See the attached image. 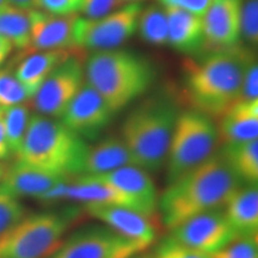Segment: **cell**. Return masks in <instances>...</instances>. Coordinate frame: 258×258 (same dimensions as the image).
<instances>
[{
    "label": "cell",
    "mask_w": 258,
    "mask_h": 258,
    "mask_svg": "<svg viewBox=\"0 0 258 258\" xmlns=\"http://www.w3.org/2000/svg\"><path fill=\"white\" fill-rule=\"evenodd\" d=\"M70 179L72 178L16 160L4 170V175L0 180V189L17 199L34 198L38 200L49 190Z\"/></svg>",
    "instance_id": "e0dca14e"
},
{
    "label": "cell",
    "mask_w": 258,
    "mask_h": 258,
    "mask_svg": "<svg viewBox=\"0 0 258 258\" xmlns=\"http://www.w3.org/2000/svg\"><path fill=\"white\" fill-rule=\"evenodd\" d=\"M14 43L5 37H0V66L5 63V61L11 55L14 50Z\"/></svg>",
    "instance_id": "74e56055"
},
{
    "label": "cell",
    "mask_w": 258,
    "mask_h": 258,
    "mask_svg": "<svg viewBox=\"0 0 258 258\" xmlns=\"http://www.w3.org/2000/svg\"><path fill=\"white\" fill-rule=\"evenodd\" d=\"M209 256L211 258H258L257 235L237 238L224 249Z\"/></svg>",
    "instance_id": "4dcf8cb0"
},
{
    "label": "cell",
    "mask_w": 258,
    "mask_h": 258,
    "mask_svg": "<svg viewBox=\"0 0 258 258\" xmlns=\"http://www.w3.org/2000/svg\"><path fill=\"white\" fill-rule=\"evenodd\" d=\"M243 0H213L203 15L206 48L225 49L240 43V15Z\"/></svg>",
    "instance_id": "9a60e30c"
},
{
    "label": "cell",
    "mask_w": 258,
    "mask_h": 258,
    "mask_svg": "<svg viewBox=\"0 0 258 258\" xmlns=\"http://www.w3.org/2000/svg\"><path fill=\"white\" fill-rule=\"evenodd\" d=\"M254 59L252 48L240 43L188 57L183 62V84L191 109L218 118L239 99L244 73Z\"/></svg>",
    "instance_id": "6da1fadb"
},
{
    "label": "cell",
    "mask_w": 258,
    "mask_h": 258,
    "mask_svg": "<svg viewBox=\"0 0 258 258\" xmlns=\"http://www.w3.org/2000/svg\"><path fill=\"white\" fill-rule=\"evenodd\" d=\"M137 32L147 43L167 46V17L164 6L151 5L141 9Z\"/></svg>",
    "instance_id": "484cf974"
},
{
    "label": "cell",
    "mask_w": 258,
    "mask_h": 258,
    "mask_svg": "<svg viewBox=\"0 0 258 258\" xmlns=\"http://www.w3.org/2000/svg\"><path fill=\"white\" fill-rule=\"evenodd\" d=\"M62 199L82 202L84 206H123L134 209L128 196L95 176L82 175L67 182L63 186Z\"/></svg>",
    "instance_id": "ffe728a7"
},
{
    "label": "cell",
    "mask_w": 258,
    "mask_h": 258,
    "mask_svg": "<svg viewBox=\"0 0 258 258\" xmlns=\"http://www.w3.org/2000/svg\"><path fill=\"white\" fill-rule=\"evenodd\" d=\"M84 84L85 66L72 55L49 74L32 97L35 109L40 115L59 120Z\"/></svg>",
    "instance_id": "30bf717a"
},
{
    "label": "cell",
    "mask_w": 258,
    "mask_h": 258,
    "mask_svg": "<svg viewBox=\"0 0 258 258\" xmlns=\"http://www.w3.org/2000/svg\"><path fill=\"white\" fill-rule=\"evenodd\" d=\"M4 170H5V167L3 166L2 163H0V180H2V177H3V175H4Z\"/></svg>",
    "instance_id": "7bdbcfd3"
},
{
    "label": "cell",
    "mask_w": 258,
    "mask_h": 258,
    "mask_svg": "<svg viewBox=\"0 0 258 258\" xmlns=\"http://www.w3.org/2000/svg\"><path fill=\"white\" fill-rule=\"evenodd\" d=\"M219 141L224 145L258 138V99H237L219 116Z\"/></svg>",
    "instance_id": "ac0fdd59"
},
{
    "label": "cell",
    "mask_w": 258,
    "mask_h": 258,
    "mask_svg": "<svg viewBox=\"0 0 258 258\" xmlns=\"http://www.w3.org/2000/svg\"><path fill=\"white\" fill-rule=\"evenodd\" d=\"M156 79L150 60L128 50L96 51L85 64V82L117 112L148 91Z\"/></svg>",
    "instance_id": "3957f363"
},
{
    "label": "cell",
    "mask_w": 258,
    "mask_h": 258,
    "mask_svg": "<svg viewBox=\"0 0 258 258\" xmlns=\"http://www.w3.org/2000/svg\"><path fill=\"white\" fill-rule=\"evenodd\" d=\"M239 99H258V63L257 57L250 62L241 82Z\"/></svg>",
    "instance_id": "e575fe53"
},
{
    "label": "cell",
    "mask_w": 258,
    "mask_h": 258,
    "mask_svg": "<svg viewBox=\"0 0 258 258\" xmlns=\"http://www.w3.org/2000/svg\"><path fill=\"white\" fill-rule=\"evenodd\" d=\"M164 8L178 9L189 14L203 17L213 0H159Z\"/></svg>",
    "instance_id": "d590c367"
},
{
    "label": "cell",
    "mask_w": 258,
    "mask_h": 258,
    "mask_svg": "<svg viewBox=\"0 0 258 258\" xmlns=\"http://www.w3.org/2000/svg\"><path fill=\"white\" fill-rule=\"evenodd\" d=\"M71 56L72 49L46 50L31 54L18 64L15 71V76L32 98L49 74Z\"/></svg>",
    "instance_id": "603a6c76"
},
{
    "label": "cell",
    "mask_w": 258,
    "mask_h": 258,
    "mask_svg": "<svg viewBox=\"0 0 258 258\" xmlns=\"http://www.w3.org/2000/svg\"><path fill=\"white\" fill-rule=\"evenodd\" d=\"M27 215V209L19 199L0 189V237L11 230Z\"/></svg>",
    "instance_id": "f1b7e54d"
},
{
    "label": "cell",
    "mask_w": 258,
    "mask_h": 258,
    "mask_svg": "<svg viewBox=\"0 0 258 258\" xmlns=\"http://www.w3.org/2000/svg\"><path fill=\"white\" fill-rule=\"evenodd\" d=\"M164 9L167 17V46L189 56L206 49L202 17L178 9Z\"/></svg>",
    "instance_id": "d6986e66"
},
{
    "label": "cell",
    "mask_w": 258,
    "mask_h": 258,
    "mask_svg": "<svg viewBox=\"0 0 258 258\" xmlns=\"http://www.w3.org/2000/svg\"><path fill=\"white\" fill-rule=\"evenodd\" d=\"M8 5H9V0H0V10H3Z\"/></svg>",
    "instance_id": "b9f144b4"
},
{
    "label": "cell",
    "mask_w": 258,
    "mask_h": 258,
    "mask_svg": "<svg viewBox=\"0 0 258 258\" xmlns=\"http://www.w3.org/2000/svg\"><path fill=\"white\" fill-rule=\"evenodd\" d=\"M74 221L69 213L27 214L0 237V258H48Z\"/></svg>",
    "instance_id": "52a82bcc"
},
{
    "label": "cell",
    "mask_w": 258,
    "mask_h": 258,
    "mask_svg": "<svg viewBox=\"0 0 258 258\" xmlns=\"http://www.w3.org/2000/svg\"><path fill=\"white\" fill-rule=\"evenodd\" d=\"M9 5L14 6L16 9L30 11V10L36 9L37 0H9Z\"/></svg>",
    "instance_id": "f35d334b"
},
{
    "label": "cell",
    "mask_w": 258,
    "mask_h": 258,
    "mask_svg": "<svg viewBox=\"0 0 258 258\" xmlns=\"http://www.w3.org/2000/svg\"><path fill=\"white\" fill-rule=\"evenodd\" d=\"M240 41L253 48L258 42V0H243L240 15Z\"/></svg>",
    "instance_id": "f546056e"
},
{
    "label": "cell",
    "mask_w": 258,
    "mask_h": 258,
    "mask_svg": "<svg viewBox=\"0 0 258 258\" xmlns=\"http://www.w3.org/2000/svg\"><path fill=\"white\" fill-rule=\"evenodd\" d=\"M95 177L109 183L128 196L133 203L134 211L145 217L151 219L158 212L159 195L156 184L150 172L143 167L128 165Z\"/></svg>",
    "instance_id": "5bb4252c"
},
{
    "label": "cell",
    "mask_w": 258,
    "mask_h": 258,
    "mask_svg": "<svg viewBox=\"0 0 258 258\" xmlns=\"http://www.w3.org/2000/svg\"><path fill=\"white\" fill-rule=\"evenodd\" d=\"M29 98H31L30 93L16 78L15 73H11L8 70H0V106L8 108L22 104Z\"/></svg>",
    "instance_id": "83f0119b"
},
{
    "label": "cell",
    "mask_w": 258,
    "mask_h": 258,
    "mask_svg": "<svg viewBox=\"0 0 258 258\" xmlns=\"http://www.w3.org/2000/svg\"><path fill=\"white\" fill-rule=\"evenodd\" d=\"M178 114L170 99L156 96L140 103L127 115L122 123L121 139L137 166L148 172L165 166Z\"/></svg>",
    "instance_id": "5b68a950"
},
{
    "label": "cell",
    "mask_w": 258,
    "mask_h": 258,
    "mask_svg": "<svg viewBox=\"0 0 258 258\" xmlns=\"http://www.w3.org/2000/svg\"><path fill=\"white\" fill-rule=\"evenodd\" d=\"M8 139H6L5 124H4V109L0 106V161L6 160L11 157Z\"/></svg>",
    "instance_id": "8d00e7d4"
},
{
    "label": "cell",
    "mask_w": 258,
    "mask_h": 258,
    "mask_svg": "<svg viewBox=\"0 0 258 258\" xmlns=\"http://www.w3.org/2000/svg\"><path fill=\"white\" fill-rule=\"evenodd\" d=\"M79 15L55 16L41 10H30V47L29 49L70 50L76 48L74 27Z\"/></svg>",
    "instance_id": "2e32d148"
},
{
    "label": "cell",
    "mask_w": 258,
    "mask_h": 258,
    "mask_svg": "<svg viewBox=\"0 0 258 258\" xmlns=\"http://www.w3.org/2000/svg\"><path fill=\"white\" fill-rule=\"evenodd\" d=\"M141 9V4H125L101 18L78 16L74 27L76 47L102 51L122 46L137 32Z\"/></svg>",
    "instance_id": "ba28073f"
},
{
    "label": "cell",
    "mask_w": 258,
    "mask_h": 258,
    "mask_svg": "<svg viewBox=\"0 0 258 258\" xmlns=\"http://www.w3.org/2000/svg\"><path fill=\"white\" fill-rule=\"evenodd\" d=\"M173 240L203 253L213 254L237 239L222 209L201 213L171 228Z\"/></svg>",
    "instance_id": "8fae6325"
},
{
    "label": "cell",
    "mask_w": 258,
    "mask_h": 258,
    "mask_svg": "<svg viewBox=\"0 0 258 258\" xmlns=\"http://www.w3.org/2000/svg\"><path fill=\"white\" fill-rule=\"evenodd\" d=\"M241 185L220 151H215L201 165L167 183L158 202L163 224L171 230L201 213L222 209Z\"/></svg>",
    "instance_id": "7a4b0ae2"
},
{
    "label": "cell",
    "mask_w": 258,
    "mask_h": 258,
    "mask_svg": "<svg viewBox=\"0 0 258 258\" xmlns=\"http://www.w3.org/2000/svg\"><path fill=\"white\" fill-rule=\"evenodd\" d=\"M153 256L154 258H211L209 254L185 246L170 237L158 246Z\"/></svg>",
    "instance_id": "1f68e13d"
},
{
    "label": "cell",
    "mask_w": 258,
    "mask_h": 258,
    "mask_svg": "<svg viewBox=\"0 0 258 258\" xmlns=\"http://www.w3.org/2000/svg\"><path fill=\"white\" fill-rule=\"evenodd\" d=\"M141 2H145V0H123L124 4H141Z\"/></svg>",
    "instance_id": "ab89813d"
},
{
    "label": "cell",
    "mask_w": 258,
    "mask_h": 258,
    "mask_svg": "<svg viewBox=\"0 0 258 258\" xmlns=\"http://www.w3.org/2000/svg\"><path fill=\"white\" fill-rule=\"evenodd\" d=\"M84 209L90 217L137 245L141 251L156 241V228L150 218L123 206L88 205Z\"/></svg>",
    "instance_id": "4fadbf2b"
},
{
    "label": "cell",
    "mask_w": 258,
    "mask_h": 258,
    "mask_svg": "<svg viewBox=\"0 0 258 258\" xmlns=\"http://www.w3.org/2000/svg\"><path fill=\"white\" fill-rule=\"evenodd\" d=\"M114 115L103 97L85 82L59 120L83 139H95Z\"/></svg>",
    "instance_id": "7c38bea8"
},
{
    "label": "cell",
    "mask_w": 258,
    "mask_h": 258,
    "mask_svg": "<svg viewBox=\"0 0 258 258\" xmlns=\"http://www.w3.org/2000/svg\"><path fill=\"white\" fill-rule=\"evenodd\" d=\"M141 252L132 243L104 225H93L64 238L48 258H133Z\"/></svg>",
    "instance_id": "9c48e42d"
},
{
    "label": "cell",
    "mask_w": 258,
    "mask_h": 258,
    "mask_svg": "<svg viewBox=\"0 0 258 258\" xmlns=\"http://www.w3.org/2000/svg\"><path fill=\"white\" fill-rule=\"evenodd\" d=\"M128 165L137 166V164L127 145L121 138L108 137L98 143L88 145L83 175H104Z\"/></svg>",
    "instance_id": "44dd1931"
},
{
    "label": "cell",
    "mask_w": 258,
    "mask_h": 258,
    "mask_svg": "<svg viewBox=\"0 0 258 258\" xmlns=\"http://www.w3.org/2000/svg\"><path fill=\"white\" fill-rule=\"evenodd\" d=\"M220 152L233 175L244 185H257L258 140L224 145Z\"/></svg>",
    "instance_id": "cb8c5ba5"
},
{
    "label": "cell",
    "mask_w": 258,
    "mask_h": 258,
    "mask_svg": "<svg viewBox=\"0 0 258 258\" xmlns=\"http://www.w3.org/2000/svg\"><path fill=\"white\" fill-rule=\"evenodd\" d=\"M218 143L217 124L212 117L194 109L179 112L167 151V183L201 165L215 152Z\"/></svg>",
    "instance_id": "8992f818"
},
{
    "label": "cell",
    "mask_w": 258,
    "mask_h": 258,
    "mask_svg": "<svg viewBox=\"0 0 258 258\" xmlns=\"http://www.w3.org/2000/svg\"><path fill=\"white\" fill-rule=\"evenodd\" d=\"M3 109H4V124L10 151L11 154L17 156L30 121V110L24 103Z\"/></svg>",
    "instance_id": "4316f807"
},
{
    "label": "cell",
    "mask_w": 258,
    "mask_h": 258,
    "mask_svg": "<svg viewBox=\"0 0 258 258\" xmlns=\"http://www.w3.org/2000/svg\"><path fill=\"white\" fill-rule=\"evenodd\" d=\"M133 258H154L153 254H137Z\"/></svg>",
    "instance_id": "60d3db41"
},
{
    "label": "cell",
    "mask_w": 258,
    "mask_h": 258,
    "mask_svg": "<svg viewBox=\"0 0 258 258\" xmlns=\"http://www.w3.org/2000/svg\"><path fill=\"white\" fill-rule=\"evenodd\" d=\"M0 37L8 38L18 49L30 47V17L29 11L8 5L0 10Z\"/></svg>",
    "instance_id": "d4e9b609"
},
{
    "label": "cell",
    "mask_w": 258,
    "mask_h": 258,
    "mask_svg": "<svg viewBox=\"0 0 258 258\" xmlns=\"http://www.w3.org/2000/svg\"><path fill=\"white\" fill-rule=\"evenodd\" d=\"M224 213L238 238L256 237L258 233L257 185H241L226 202Z\"/></svg>",
    "instance_id": "7402d4cb"
},
{
    "label": "cell",
    "mask_w": 258,
    "mask_h": 258,
    "mask_svg": "<svg viewBox=\"0 0 258 258\" xmlns=\"http://www.w3.org/2000/svg\"><path fill=\"white\" fill-rule=\"evenodd\" d=\"M84 0H37L36 9L55 16H73L82 11Z\"/></svg>",
    "instance_id": "d6a6232c"
},
{
    "label": "cell",
    "mask_w": 258,
    "mask_h": 258,
    "mask_svg": "<svg viewBox=\"0 0 258 258\" xmlns=\"http://www.w3.org/2000/svg\"><path fill=\"white\" fill-rule=\"evenodd\" d=\"M125 5L123 0H84L80 14L85 18H101Z\"/></svg>",
    "instance_id": "836d02e7"
},
{
    "label": "cell",
    "mask_w": 258,
    "mask_h": 258,
    "mask_svg": "<svg viewBox=\"0 0 258 258\" xmlns=\"http://www.w3.org/2000/svg\"><path fill=\"white\" fill-rule=\"evenodd\" d=\"M88 144L57 118L31 115L16 160L73 178L82 176Z\"/></svg>",
    "instance_id": "277c9868"
}]
</instances>
